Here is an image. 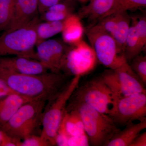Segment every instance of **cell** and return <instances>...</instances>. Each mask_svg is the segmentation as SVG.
Returning <instances> with one entry per match:
<instances>
[{
    "label": "cell",
    "instance_id": "35",
    "mask_svg": "<svg viewBox=\"0 0 146 146\" xmlns=\"http://www.w3.org/2000/svg\"><path fill=\"white\" fill-rule=\"evenodd\" d=\"M79 1H80L82 2H84L86 1H87V0H79Z\"/></svg>",
    "mask_w": 146,
    "mask_h": 146
},
{
    "label": "cell",
    "instance_id": "7",
    "mask_svg": "<svg viewBox=\"0 0 146 146\" xmlns=\"http://www.w3.org/2000/svg\"><path fill=\"white\" fill-rule=\"evenodd\" d=\"M97 60L106 68L115 70L127 60L120 52L115 39L96 24L86 33Z\"/></svg>",
    "mask_w": 146,
    "mask_h": 146
},
{
    "label": "cell",
    "instance_id": "13",
    "mask_svg": "<svg viewBox=\"0 0 146 146\" xmlns=\"http://www.w3.org/2000/svg\"><path fill=\"white\" fill-rule=\"evenodd\" d=\"M38 7V0H15L10 22L5 31H12L29 23L39 16Z\"/></svg>",
    "mask_w": 146,
    "mask_h": 146
},
{
    "label": "cell",
    "instance_id": "18",
    "mask_svg": "<svg viewBox=\"0 0 146 146\" xmlns=\"http://www.w3.org/2000/svg\"><path fill=\"white\" fill-rule=\"evenodd\" d=\"M31 100L17 94L0 99V127L7 122L22 105Z\"/></svg>",
    "mask_w": 146,
    "mask_h": 146
},
{
    "label": "cell",
    "instance_id": "26",
    "mask_svg": "<svg viewBox=\"0 0 146 146\" xmlns=\"http://www.w3.org/2000/svg\"><path fill=\"white\" fill-rule=\"evenodd\" d=\"M97 24L114 38L117 30V20L115 13L102 18Z\"/></svg>",
    "mask_w": 146,
    "mask_h": 146
},
{
    "label": "cell",
    "instance_id": "20",
    "mask_svg": "<svg viewBox=\"0 0 146 146\" xmlns=\"http://www.w3.org/2000/svg\"><path fill=\"white\" fill-rule=\"evenodd\" d=\"M145 48L136 32V29L131 24L129 29L125 42L124 55L126 60L128 62L141 54Z\"/></svg>",
    "mask_w": 146,
    "mask_h": 146
},
{
    "label": "cell",
    "instance_id": "1",
    "mask_svg": "<svg viewBox=\"0 0 146 146\" xmlns=\"http://www.w3.org/2000/svg\"><path fill=\"white\" fill-rule=\"evenodd\" d=\"M69 76L64 73L51 72L39 74H18L0 68V79L16 94L31 100L48 102L52 99L69 81Z\"/></svg>",
    "mask_w": 146,
    "mask_h": 146
},
{
    "label": "cell",
    "instance_id": "31",
    "mask_svg": "<svg viewBox=\"0 0 146 146\" xmlns=\"http://www.w3.org/2000/svg\"><path fill=\"white\" fill-rule=\"evenodd\" d=\"M70 1L73 2V0H38L39 2V14H41L48 9L49 7L58 3L63 1Z\"/></svg>",
    "mask_w": 146,
    "mask_h": 146
},
{
    "label": "cell",
    "instance_id": "10",
    "mask_svg": "<svg viewBox=\"0 0 146 146\" xmlns=\"http://www.w3.org/2000/svg\"><path fill=\"white\" fill-rule=\"evenodd\" d=\"M96 54L91 46L82 40L70 45L65 59L63 73L68 75H80L91 72L96 64Z\"/></svg>",
    "mask_w": 146,
    "mask_h": 146
},
{
    "label": "cell",
    "instance_id": "15",
    "mask_svg": "<svg viewBox=\"0 0 146 146\" xmlns=\"http://www.w3.org/2000/svg\"><path fill=\"white\" fill-rule=\"evenodd\" d=\"M116 0H90L88 5L78 11L80 19L87 18L89 21H99L111 10Z\"/></svg>",
    "mask_w": 146,
    "mask_h": 146
},
{
    "label": "cell",
    "instance_id": "29",
    "mask_svg": "<svg viewBox=\"0 0 146 146\" xmlns=\"http://www.w3.org/2000/svg\"><path fill=\"white\" fill-rule=\"evenodd\" d=\"M90 143L86 133L79 136H71L68 138L67 146H89Z\"/></svg>",
    "mask_w": 146,
    "mask_h": 146
},
{
    "label": "cell",
    "instance_id": "9",
    "mask_svg": "<svg viewBox=\"0 0 146 146\" xmlns=\"http://www.w3.org/2000/svg\"><path fill=\"white\" fill-rule=\"evenodd\" d=\"M108 115L117 125L146 119V93H139L118 97L114 102Z\"/></svg>",
    "mask_w": 146,
    "mask_h": 146
},
{
    "label": "cell",
    "instance_id": "3",
    "mask_svg": "<svg viewBox=\"0 0 146 146\" xmlns=\"http://www.w3.org/2000/svg\"><path fill=\"white\" fill-rule=\"evenodd\" d=\"M47 101L33 100L22 105L0 129L21 140L33 135L42 124V116Z\"/></svg>",
    "mask_w": 146,
    "mask_h": 146
},
{
    "label": "cell",
    "instance_id": "25",
    "mask_svg": "<svg viewBox=\"0 0 146 146\" xmlns=\"http://www.w3.org/2000/svg\"><path fill=\"white\" fill-rule=\"evenodd\" d=\"M131 24L136 29V32L144 48L146 45V16H131Z\"/></svg>",
    "mask_w": 146,
    "mask_h": 146
},
{
    "label": "cell",
    "instance_id": "16",
    "mask_svg": "<svg viewBox=\"0 0 146 146\" xmlns=\"http://www.w3.org/2000/svg\"><path fill=\"white\" fill-rule=\"evenodd\" d=\"M81 20L78 15L73 13L63 21L62 38L68 44L75 45L82 40L84 29Z\"/></svg>",
    "mask_w": 146,
    "mask_h": 146
},
{
    "label": "cell",
    "instance_id": "14",
    "mask_svg": "<svg viewBox=\"0 0 146 146\" xmlns=\"http://www.w3.org/2000/svg\"><path fill=\"white\" fill-rule=\"evenodd\" d=\"M146 128V119L134 123L130 122L126 125L111 138L107 146H129L135 138Z\"/></svg>",
    "mask_w": 146,
    "mask_h": 146
},
{
    "label": "cell",
    "instance_id": "19",
    "mask_svg": "<svg viewBox=\"0 0 146 146\" xmlns=\"http://www.w3.org/2000/svg\"><path fill=\"white\" fill-rule=\"evenodd\" d=\"M117 23V30L114 37L120 52L124 54L125 46L131 19L127 11L115 13Z\"/></svg>",
    "mask_w": 146,
    "mask_h": 146
},
{
    "label": "cell",
    "instance_id": "34",
    "mask_svg": "<svg viewBox=\"0 0 146 146\" xmlns=\"http://www.w3.org/2000/svg\"><path fill=\"white\" fill-rule=\"evenodd\" d=\"M2 131L0 129V146H1V139Z\"/></svg>",
    "mask_w": 146,
    "mask_h": 146
},
{
    "label": "cell",
    "instance_id": "33",
    "mask_svg": "<svg viewBox=\"0 0 146 146\" xmlns=\"http://www.w3.org/2000/svg\"><path fill=\"white\" fill-rule=\"evenodd\" d=\"M146 132L140 133L134 139L129 146H146Z\"/></svg>",
    "mask_w": 146,
    "mask_h": 146
},
{
    "label": "cell",
    "instance_id": "23",
    "mask_svg": "<svg viewBox=\"0 0 146 146\" xmlns=\"http://www.w3.org/2000/svg\"><path fill=\"white\" fill-rule=\"evenodd\" d=\"M15 0H0V32L5 31L10 22Z\"/></svg>",
    "mask_w": 146,
    "mask_h": 146
},
{
    "label": "cell",
    "instance_id": "21",
    "mask_svg": "<svg viewBox=\"0 0 146 146\" xmlns=\"http://www.w3.org/2000/svg\"><path fill=\"white\" fill-rule=\"evenodd\" d=\"M63 21L39 22L36 29V45L61 33L63 28Z\"/></svg>",
    "mask_w": 146,
    "mask_h": 146
},
{
    "label": "cell",
    "instance_id": "2",
    "mask_svg": "<svg viewBox=\"0 0 146 146\" xmlns=\"http://www.w3.org/2000/svg\"><path fill=\"white\" fill-rule=\"evenodd\" d=\"M81 77L74 76L57 95L47 102L42 116V130L40 136L51 146L56 145V137L66 113L68 102L79 85Z\"/></svg>",
    "mask_w": 146,
    "mask_h": 146
},
{
    "label": "cell",
    "instance_id": "4",
    "mask_svg": "<svg viewBox=\"0 0 146 146\" xmlns=\"http://www.w3.org/2000/svg\"><path fill=\"white\" fill-rule=\"evenodd\" d=\"M73 110L79 112L91 146H107L111 138L121 130L109 115L87 105L78 104L70 110Z\"/></svg>",
    "mask_w": 146,
    "mask_h": 146
},
{
    "label": "cell",
    "instance_id": "27",
    "mask_svg": "<svg viewBox=\"0 0 146 146\" xmlns=\"http://www.w3.org/2000/svg\"><path fill=\"white\" fill-rule=\"evenodd\" d=\"M73 13L58 12L47 9L39 14L40 20L44 21H62Z\"/></svg>",
    "mask_w": 146,
    "mask_h": 146
},
{
    "label": "cell",
    "instance_id": "22",
    "mask_svg": "<svg viewBox=\"0 0 146 146\" xmlns=\"http://www.w3.org/2000/svg\"><path fill=\"white\" fill-rule=\"evenodd\" d=\"M146 6V0H116L113 7L105 17L118 12L145 7Z\"/></svg>",
    "mask_w": 146,
    "mask_h": 146
},
{
    "label": "cell",
    "instance_id": "32",
    "mask_svg": "<svg viewBox=\"0 0 146 146\" xmlns=\"http://www.w3.org/2000/svg\"><path fill=\"white\" fill-rule=\"evenodd\" d=\"M15 94H17L12 90L4 81L0 79V99Z\"/></svg>",
    "mask_w": 146,
    "mask_h": 146
},
{
    "label": "cell",
    "instance_id": "17",
    "mask_svg": "<svg viewBox=\"0 0 146 146\" xmlns=\"http://www.w3.org/2000/svg\"><path fill=\"white\" fill-rule=\"evenodd\" d=\"M58 133L64 134L68 138L86 133L78 110H73L66 112Z\"/></svg>",
    "mask_w": 146,
    "mask_h": 146
},
{
    "label": "cell",
    "instance_id": "8",
    "mask_svg": "<svg viewBox=\"0 0 146 146\" xmlns=\"http://www.w3.org/2000/svg\"><path fill=\"white\" fill-rule=\"evenodd\" d=\"M100 77L116 96L146 93L145 86L127 60L115 70H105Z\"/></svg>",
    "mask_w": 146,
    "mask_h": 146
},
{
    "label": "cell",
    "instance_id": "28",
    "mask_svg": "<svg viewBox=\"0 0 146 146\" xmlns=\"http://www.w3.org/2000/svg\"><path fill=\"white\" fill-rule=\"evenodd\" d=\"M50 144L41 136L33 134L21 141L20 146H49Z\"/></svg>",
    "mask_w": 146,
    "mask_h": 146
},
{
    "label": "cell",
    "instance_id": "6",
    "mask_svg": "<svg viewBox=\"0 0 146 146\" xmlns=\"http://www.w3.org/2000/svg\"><path fill=\"white\" fill-rule=\"evenodd\" d=\"M38 16L25 26L0 35V57L18 56L36 59L34 47L37 38L36 26L41 21Z\"/></svg>",
    "mask_w": 146,
    "mask_h": 146
},
{
    "label": "cell",
    "instance_id": "12",
    "mask_svg": "<svg viewBox=\"0 0 146 146\" xmlns=\"http://www.w3.org/2000/svg\"><path fill=\"white\" fill-rule=\"evenodd\" d=\"M0 68L12 72L39 74L50 72L40 61L18 56L0 57Z\"/></svg>",
    "mask_w": 146,
    "mask_h": 146
},
{
    "label": "cell",
    "instance_id": "11",
    "mask_svg": "<svg viewBox=\"0 0 146 146\" xmlns=\"http://www.w3.org/2000/svg\"><path fill=\"white\" fill-rule=\"evenodd\" d=\"M36 46V60L43 63L50 72H63L70 45L66 44L63 40L51 39L45 40Z\"/></svg>",
    "mask_w": 146,
    "mask_h": 146
},
{
    "label": "cell",
    "instance_id": "5",
    "mask_svg": "<svg viewBox=\"0 0 146 146\" xmlns=\"http://www.w3.org/2000/svg\"><path fill=\"white\" fill-rule=\"evenodd\" d=\"M114 98V94L100 77L94 78L77 87L69 100L66 112L84 104L108 115Z\"/></svg>",
    "mask_w": 146,
    "mask_h": 146
},
{
    "label": "cell",
    "instance_id": "24",
    "mask_svg": "<svg viewBox=\"0 0 146 146\" xmlns=\"http://www.w3.org/2000/svg\"><path fill=\"white\" fill-rule=\"evenodd\" d=\"M130 65L140 80L146 86V57L145 56L139 54L131 60Z\"/></svg>",
    "mask_w": 146,
    "mask_h": 146
},
{
    "label": "cell",
    "instance_id": "30",
    "mask_svg": "<svg viewBox=\"0 0 146 146\" xmlns=\"http://www.w3.org/2000/svg\"><path fill=\"white\" fill-rule=\"evenodd\" d=\"M1 131V146H20L22 140L12 137L3 131Z\"/></svg>",
    "mask_w": 146,
    "mask_h": 146
}]
</instances>
